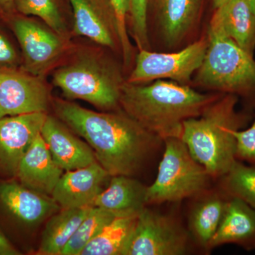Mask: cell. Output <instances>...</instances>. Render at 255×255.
Returning <instances> with one entry per match:
<instances>
[{"mask_svg":"<svg viewBox=\"0 0 255 255\" xmlns=\"http://www.w3.org/2000/svg\"><path fill=\"white\" fill-rule=\"evenodd\" d=\"M249 2L251 3L252 7H253V10H254L255 13V0H248Z\"/></svg>","mask_w":255,"mask_h":255,"instance_id":"obj_34","label":"cell"},{"mask_svg":"<svg viewBox=\"0 0 255 255\" xmlns=\"http://www.w3.org/2000/svg\"><path fill=\"white\" fill-rule=\"evenodd\" d=\"M21 60L7 37L0 31V70L18 69Z\"/></svg>","mask_w":255,"mask_h":255,"instance_id":"obj_30","label":"cell"},{"mask_svg":"<svg viewBox=\"0 0 255 255\" xmlns=\"http://www.w3.org/2000/svg\"><path fill=\"white\" fill-rule=\"evenodd\" d=\"M124 81L112 60L92 52H84L57 69L53 83L69 100L85 101L99 110L120 109L119 99Z\"/></svg>","mask_w":255,"mask_h":255,"instance_id":"obj_4","label":"cell"},{"mask_svg":"<svg viewBox=\"0 0 255 255\" xmlns=\"http://www.w3.org/2000/svg\"><path fill=\"white\" fill-rule=\"evenodd\" d=\"M223 94H204L189 85L157 80L149 84L124 82L119 107L137 123L164 140L181 137L185 121L199 117Z\"/></svg>","mask_w":255,"mask_h":255,"instance_id":"obj_2","label":"cell"},{"mask_svg":"<svg viewBox=\"0 0 255 255\" xmlns=\"http://www.w3.org/2000/svg\"><path fill=\"white\" fill-rule=\"evenodd\" d=\"M136 219L137 216L116 217L84 248L80 255H122Z\"/></svg>","mask_w":255,"mask_h":255,"instance_id":"obj_23","label":"cell"},{"mask_svg":"<svg viewBox=\"0 0 255 255\" xmlns=\"http://www.w3.org/2000/svg\"><path fill=\"white\" fill-rule=\"evenodd\" d=\"M207 47L208 37L204 36L185 48L170 53L140 50L126 82L140 85L168 79L180 85H189L204 61Z\"/></svg>","mask_w":255,"mask_h":255,"instance_id":"obj_7","label":"cell"},{"mask_svg":"<svg viewBox=\"0 0 255 255\" xmlns=\"http://www.w3.org/2000/svg\"><path fill=\"white\" fill-rule=\"evenodd\" d=\"M221 179V190L255 210V165L236 160Z\"/></svg>","mask_w":255,"mask_h":255,"instance_id":"obj_24","label":"cell"},{"mask_svg":"<svg viewBox=\"0 0 255 255\" xmlns=\"http://www.w3.org/2000/svg\"><path fill=\"white\" fill-rule=\"evenodd\" d=\"M22 52V70L43 77L66 49L64 37L36 20L15 14L9 20Z\"/></svg>","mask_w":255,"mask_h":255,"instance_id":"obj_9","label":"cell"},{"mask_svg":"<svg viewBox=\"0 0 255 255\" xmlns=\"http://www.w3.org/2000/svg\"><path fill=\"white\" fill-rule=\"evenodd\" d=\"M17 14L39 18L60 36L66 38L67 28L58 0H14Z\"/></svg>","mask_w":255,"mask_h":255,"instance_id":"obj_26","label":"cell"},{"mask_svg":"<svg viewBox=\"0 0 255 255\" xmlns=\"http://www.w3.org/2000/svg\"><path fill=\"white\" fill-rule=\"evenodd\" d=\"M117 15L119 38H120L121 52L123 56L124 64L129 67L132 63L133 48L129 38L128 28L127 0H110Z\"/></svg>","mask_w":255,"mask_h":255,"instance_id":"obj_28","label":"cell"},{"mask_svg":"<svg viewBox=\"0 0 255 255\" xmlns=\"http://www.w3.org/2000/svg\"><path fill=\"white\" fill-rule=\"evenodd\" d=\"M41 135L52 157L63 171L73 170L97 162L91 147L74 135L60 119L47 115Z\"/></svg>","mask_w":255,"mask_h":255,"instance_id":"obj_15","label":"cell"},{"mask_svg":"<svg viewBox=\"0 0 255 255\" xmlns=\"http://www.w3.org/2000/svg\"><path fill=\"white\" fill-rule=\"evenodd\" d=\"M112 177L98 162L82 168L65 171L51 196L61 209L92 207Z\"/></svg>","mask_w":255,"mask_h":255,"instance_id":"obj_14","label":"cell"},{"mask_svg":"<svg viewBox=\"0 0 255 255\" xmlns=\"http://www.w3.org/2000/svg\"><path fill=\"white\" fill-rule=\"evenodd\" d=\"M128 26L137 49L150 50L147 4L148 0H127Z\"/></svg>","mask_w":255,"mask_h":255,"instance_id":"obj_27","label":"cell"},{"mask_svg":"<svg viewBox=\"0 0 255 255\" xmlns=\"http://www.w3.org/2000/svg\"><path fill=\"white\" fill-rule=\"evenodd\" d=\"M236 136L237 140L236 158L242 162L255 165V118L251 127L238 130Z\"/></svg>","mask_w":255,"mask_h":255,"instance_id":"obj_29","label":"cell"},{"mask_svg":"<svg viewBox=\"0 0 255 255\" xmlns=\"http://www.w3.org/2000/svg\"><path fill=\"white\" fill-rule=\"evenodd\" d=\"M53 105L57 118L86 140L111 176L131 177L162 140L121 108L95 112L58 99Z\"/></svg>","mask_w":255,"mask_h":255,"instance_id":"obj_1","label":"cell"},{"mask_svg":"<svg viewBox=\"0 0 255 255\" xmlns=\"http://www.w3.org/2000/svg\"><path fill=\"white\" fill-rule=\"evenodd\" d=\"M226 244L255 249V210L238 198H228L223 219L207 248Z\"/></svg>","mask_w":255,"mask_h":255,"instance_id":"obj_19","label":"cell"},{"mask_svg":"<svg viewBox=\"0 0 255 255\" xmlns=\"http://www.w3.org/2000/svg\"><path fill=\"white\" fill-rule=\"evenodd\" d=\"M146 191V186L130 176H112L107 187L97 196L93 206L117 216L135 217L147 206Z\"/></svg>","mask_w":255,"mask_h":255,"instance_id":"obj_20","label":"cell"},{"mask_svg":"<svg viewBox=\"0 0 255 255\" xmlns=\"http://www.w3.org/2000/svg\"><path fill=\"white\" fill-rule=\"evenodd\" d=\"M163 141L165 148L157 177L147 187V205L177 202L198 195L207 188L211 178L180 137H168Z\"/></svg>","mask_w":255,"mask_h":255,"instance_id":"obj_6","label":"cell"},{"mask_svg":"<svg viewBox=\"0 0 255 255\" xmlns=\"http://www.w3.org/2000/svg\"><path fill=\"white\" fill-rule=\"evenodd\" d=\"M208 33L230 38L254 55L255 13L251 3L248 0H228L215 9Z\"/></svg>","mask_w":255,"mask_h":255,"instance_id":"obj_16","label":"cell"},{"mask_svg":"<svg viewBox=\"0 0 255 255\" xmlns=\"http://www.w3.org/2000/svg\"><path fill=\"white\" fill-rule=\"evenodd\" d=\"M204 61L191 83L204 90L228 94L255 107V59L233 40L208 33Z\"/></svg>","mask_w":255,"mask_h":255,"instance_id":"obj_5","label":"cell"},{"mask_svg":"<svg viewBox=\"0 0 255 255\" xmlns=\"http://www.w3.org/2000/svg\"><path fill=\"white\" fill-rule=\"evenodd\" d=\"M17 14L14 6V0H0V16L9 21Z\"/></svg>","mask_w":255,"mask_h":255,"instance_id":"obj_31","label":"cell"},{"mask_svg":"<svg viewBox=\"0 0 255 255\" xmlns=\"http://www.w3.org/2000/svg\"><path fill=\"white\" fill-rule=\"evenodd\" d=\"M228 1V0H212L213 7L214 9H216V8L219 7L221 5L224 4Z\"/></svg>","mask_w":255,"mask_h":255,"instance_id":"obj_33","label":"cell"},{"mask_svg":"<svg viewBox=\"0 0 255 255\" xmlns=\"http://www.w3.org/2000/svg\"><path fill=\"white\" fill-rule=\"evenodd\" d=\"M0 204L15 219L30 226L43 222L60 209L51 196L14 181L0 183Z\"/></svg>","mask_w":255,"mask_h":255,"instance_id":"obj_17","label":"cell"},{"mask_svg":"<svg viewBox=\"0 0 255 255\" xmlns=\"http://www.w3.org/2000/svg\"><path fill=\"white\" fill-rule=\"evenodd\" d=\"M188 235L174 219L144 208L122 255H181L187 251Z\"/></svg>","mask_w":255,"mask_h":255,"instance_id":"obj_8","label":"cell"},{"mask_svg":"<svg viewBox=\"0 0 255 255\" xmlns=\"http://www.w3.org/2000/svg\"><path fill=\"white\" fill-rule=\"evenodd\" d=\"M74 33L100 46L121 50L117 15L110 0H69Z\"/></svg>","mask_w":255,"mask_h":255,"instance_id":"obj_13","label":"cell"},{"mask_svg":"<svg viewBox=\"0 0 255 255\" xmlns=\"http://www.w3.org/2000/svg\"><path fill=\"white\" fill-rule=\"evenodd\" d=\"M21 253L0 231V255H20Z\"/></svg>","mask_w":255,"mask_h":255,"instance_id":"obj_32","label":"cell"},{"mask_svg":"<svg viewBox=\"0 0 255 255\" xmlns=\"http://www.w3.org/2000/svg\"><path fill=\"white\" fill-rule=\"evenodd\" d=\"M91 209H62L60 212L50 216L42 235L38 254L61 255L64 248Z\"/></svg>","mask_w":255,"mask_h":255,"instance_id":"obj_21","label":"cell"},{"mask_svg":"<svg viewBox=\"0 0 255 255\" xmlns=\"http://www.w3.org/2000/svg\"><path fill=\"white\" fill-rule=\"evenodd\" d=\"M204 5V0H148L147 17L153 18L167 49H176L190 37L200 21Z\"/></svg>","mask_w":255,"mask_h":255,"instance_id":"obj_11","label":"cell"},{"mask_svg":"<svg viewBox=\"0 0 255 255\" xmlns=\"http://www.w3.org/2000/svg\"><path fill=\"white\" fill-rule=\"evenodd\" d=\"M222 194H213L198 203L190 215L189 228L193 237L204 248H207L217 231L228 200Z\"/></svg>","mask_w":255,"mask_h":255,"instance_id":"obj_22","label":"cell"},{"mask_svg":"<svg viewBox=\"0 0 255 255\" xmlns=\"http://www.w3.org/2000/svg\"><path fill=\"white\" fill-rule=\"evenodd\" d=\"M50 94L43 77L22 69L0 70V119L47 112Z\"/></svg>","mask_w":255,"mask_h":255,"instance_id":"obj_10","label":"cell"},{"mask_svg":"<svg viewBox=\"0 0 255 255\" xmlns=\"http://www.w3.org/2000/svg\"><path fill=\"white\" fill-rule=\"evenodd\" d=\"M116 217L118 216L110 211L95 206L92 207L64 248L61 255H80L84 248Z\"/></svg>","mask_w":255,"mask_h":255,"instance_id":"obj_25","label":"cell"},{"mask_svg":"<svg viewBox=\"0 0 255 255\" xmlns=\"http://www.w3.org/2000/svg\"><path fill=\"white\" fill-rule=\"evenodd\" d=\"M63 174L40 132L21 159L16 177L28 189L51 196Z\"/></svg>","mask_w":255,"mask_h":255,"instance_id":"obj_18","label":"cell"},{"mask_svg":"<svg viewBox=\"0 0 255 255\" xmlns=\"http://www.w3.org/2000/svg\"><path fill=\"white\" fill-rule=\"evenodd\" d=\"M238 102L237 96L223 94L199 117L183 124L180 138L211 178L222 177L237 160L236 132L250 119L238 110Z\"/></svg>","mask_w":255,"mask_h":255,"instance_id":"obj_3","label":"cell"},{"mask_svg":"<svg viewBox=\"0 0 255 255\" xmlns=\"http://www.w3.org/2000/svg\"><path fill=\"white\" fill-rule=\"evenodd\" d=\"M47 115L36 112L0 119V177H16L20 162L41 132Z\"/></svg>","mask_w":255,"mask_h":255,"instance_id":"obj_12","label":"cell"}]
</instances>
